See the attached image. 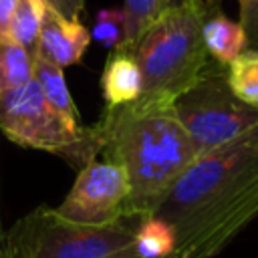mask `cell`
<instances>
[{"label": "cell", "instance_id": "obj_1", "mask_svg": "<svg viewBox=\"0 0 258 258\" xmlns=\"http://www.w3.org/2000/svg\"><path fill=\"white\" fill-rule=\"evenodd\" d=\"M153 216L175 234L171 258H212L258 216V125L200 153Z\"/></svg>", "mask_w": 258, "mask_h": 258}, {"label": "cell", "instance_id": "obj_2", "mask_svg": "<svg viewBox=\"0 0 258 258\" xmlns=\"http://www.w3.org/2000/svg\"><path fill=\"white\" fill-rule=\"evenodd\" d=\"M99 155L125 169L127 218L153 216L198 151L171 107H107L91 125Z\"/></svg>", "mask_w": 258, "mask_h": 258}, {"label": "cell", "instance_id": "obj_3", "mask_svg": "<svg viewBox=\"0 0 258 258\" xmlns=\"http://www.w3.org/2000/svg\"><path fill=\"white\" fill-rule=\"evenodd\" d=\"M212 2L183 0L167 6L141 38L129 46L141 71V97L135 105L169 107L200 81L210 64L202 26Z\"/></svg>", "mask_w": 258, "mask_h": 258}, {"label": "cell", "instance_id": "obj_4", "mask_svg": "<svg viewBox=\"0 0 258 258\" xmlns=\"http://www.w3.org/2000/svg\"><path fill=\"white\" fill-rule=\"evenodd\" d=\"M139 220L123 218L103 226L60 218L38 206L6 230L12 258H137L133 248Z\"/></svg>", "mask_w": 258, "mask_h": 258}, {"label": "cell", "instance_id": "obj_5", "mask_svg": "<svg viewBox=\"0 0 258 258\" xmlns=\"http://www.w3.org/2000/svg\"><path fill=\"white\" fill-rule=\"evenodd\" d=\"M0 129L16 145L56 153L81 167L99 155L91 127L67 125L48 107L34 79L0 95Z\"/></svg>", "mask_w": 258, "mask_h": 258}, {"label": "cell", "instance_id": "obj_6", "mask_svg": "<svg viewBox=\"0 0 258 258\" xmlns=\"http://www.w3.org/2000/svg\"><path fill=\"white\" fill-rule=\"evenodd\" d=\"M169 107L198 155L230 143L258 125V109L238 99L226 81V71L214 64H208L200 81L175 97Z\"/></svg>", "mask_w": 258, "mask_h": 258}, {"label": "cell", "instance_id": "obj_7", "mask_svg": "<svg viewBox=\"0 0 258 258\" xmlns=\"http://www.w3.org/2000/svg\"><path fill=\"white\" fill-rule=\"evenodd\" d=\"M129 181L125 169L107 159L81 167L73 187L54 212L71 222L103 226L127 218Z\"/></svg>", "mask_w": 258, "mask_h": 258}, {"label": "cell", "instance_id": "obj_8", "mask_svg": "<svg viewBox=\"0 0 258 258\" xmlns=\"http://www.w3.org/2000/svg\"><path fill=\"white\" fill-rule=\"evenodd\" d=\"M91 44V32L81 24V20H71L54 10L50 4L44 6L42 24L38 34L36 52L64 69L81 62L85 50Z\"/></svg>", "mask_w": 258, "mask_h": 258}, {"label": "cell", "instance_id": "obj_9", "mask_svg": "<svg viewBox=\"0 0 258 258\" xmlns=\"http://www.w3.org/2000/svg\"><path fill=\"white\" fill-rule=\"evenodd\" d=\"M107 107L131 105L141 97V71L129 48H113L101 73Z\"/></svg>", "mask_w": 258, "mask_h": 258}, {"label": "cell", "instance_id": "obj_10", "mask_svg": "<svg viewBox=\"0 0 258 258\" xmlns=\"http://www.w3.org/2000/svg\"><path fill=\"white\" fill-rule=\"evenodd\" d=\"M204 46L218 64L228 67L248 48V38L244 26L238 20L228 18L220 10H210L202 26Z\"/></svg>", "mask_w": 258, "mask_h": 258}, {"label": "cell", "instance_id": "obj_11", "mask_svg": "<svg viewBox=\"0 0 258 258\" xmlns=\"http://www.w3.org/2000/svg\"><path fill=\"white\" fill-rule=\"evenodd\" d=\"M32 79L36 81L44 101L48 103V107L71 127L79 129L81 121H79V111L77 105L69 93L62 69L56 67L54 62H50L48 58H44L42 54L34 52V75Z\"/></svg>", "mask_w": 258, "mask_h": 258}, {"label": "cell", "instance_id": "obj_12", "mask_svg": "<svg viewBox=\"0 0 258 258\" xmlns=\"http://www.w3.org/2000/svg\"><path fill=\"white\" fill-rule=\"evenodd\" d=\"M133 248L137 258H171L175 248L173 228L159 216L141 218L135 228Z\"/></svg>", "mask_w": 258, "mask_h": 258}, {"label": "cell", "instance_id": "obj_13", "mask_svg": "<svg viewBox=\"0 0 258 258\" xmlns=\"http://www.w3.org/2000/svg\"><path fill=\"white\" fill-rule=\"evenodd\" d=\"M34 54L14 40L0 38V95L32 81Z\"/></svg>", "mask_w": 258, "mask_h": 258}, {"label": "cell", "instance_id": "obj_14", "mask_svg": "<svg viewBox=\"0 0 258 258\" xmlns=\"http://www.w3.org/2000/svg\"><path fill=\"white\" fill-rule=\"evenodd\" d=\"M226 81L232 93L258 109V50L246 48L226 67Z\"/></svg>", "mask_w": 258, "mask_h": 258}, {"label": "cell", "instance_id": "obj_15", "mask_svg": "<svg viewBox=\"0 0 258 258\" xmlns=\"http://www.w3.org/2000/svg\"><path fill=\"white\" fill-rule=\"evenodd\" d=\"M44 6H46V2H42V0H18L16 12L10 20L8 38L14 40L16 44L24 46L32 54L36 52V46H38V34H40Z\"/></svg>", "mask_w": 258, "mask_h": 258}, {"label": "cell", "instance_id": "obj_16", "mask_svg": "<svg viewBox=\"0 0 258 258\" xmlns=\"http://www.w3.org/2000/svg\"><path fill=\"white\" fill-rule=\"evenodd\" d=\"M121 10L125 16V38L117 48H129L141 38V34L165 8L163 0H123Z\"/></svg>", "mask_w": 258, "mask_h": 258}, {"label": "cell", "instance_id": "obj_17", "mask_svg": "<svg viewBox=\"0 0 258 258\" xmlns=\"http://www.w3.org/2000/svg\"><path fill=\"white\" fill-rule=\"evenodd\" d=\"M125 38V16L121 8H101L91 28V40L113 50L123 44Z\"/></svg>", "mask_w": 258, "mask_h": 258}, {"label": "cell", "instance_id": "obj_18", "mask_svg": "<svg viewBox=\"0 0 258 258\" xmlns=\"http://www.w3.org/2000/svg\"><path fill=\"white\" fill-rule=\"evenodd\" d=\"M240 6V24L244 26L248 48L258 50V0H236Z\"/></svg>", "mask_w": 258, "mask_h": 258}, {"label": "cell", "instance_id": "obj_19", "mask_svg": "<svg viewBox=\"0 0 258 258\" xmlns=\"http://www.w3.org/2000/svg\"><path fill=\"white\" fill-rule=\"evenodd\" d=\"M50 6L54 10H58L62 16H67L71 20H79V16L83 14V8H85V0H52Z\"/></svg>", "mask_w": 258, "mask_h": 258}, {"label": "cell", "instance_id": "obj_20", "mask_svg": "<svg viewBox=\"0 0 258 258\" xmlns=\"http://www.w3.org/2000/svg\"><path fill=\"white\" fill-rule=\"evenodd\" d=\"M18 0H0V38L8 36V28H10V20L16 12Z\"/></svg>", "mask_w": 258, "mask_h": 258}, {"label": "cell", "instance_id": "obj_21", "mask_svg": "<svg viewBox=\"0 0 258 258\" xmlns=\"http://www.w3.org/2000/svg\"><path fill=\"white\" fill-rule=\"evenodd\" d=\"M0 258H12V252H10V246H8L6 228H4V220H2V196H0Z\"/></svg>", "mask_w": 258, "mask_h": 258}, {"label": "cell", "instance_id": "obj_22", "mask_svg": "<svg viewBox=\"0 0 258 258\" xmlns=\"http://www.w3.org/2000/svg\"><path fill=\"white\" fill-rule=\"evenodd\" d=\"M177 2H183V0H163V8H167L171 4H177ZM200 2H212V0H200Z\"/></svg>", "mask_w": 258, "mask_h": 258}, {"label": "cell", "instance_id": "obj_23", "mask_svg": "<svg viewBox=\"0 0 258 258\" xmlns=\"http://www.w3.org/2000/svg\"><path fill=\"white\" fill-rule=\"evenodd\" d=\"M42 2H46V4H52V0H42Z\"/></svg>", "mask_w": 258, "mask_h": 258}]
</instances>
